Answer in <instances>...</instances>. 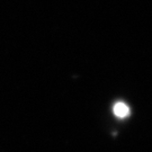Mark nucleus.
Wrapping results in <instances>:
<instances>
[{"label":"nucleus","instance_id":"1","mask_svg":"<svg viewBox=\"0 0 152 152\" xmlns=\"http://www.w3.org/2000/svg\"><path fill=\"white\" fill-rule=\"evenodd\" d=\"M113 110H114V114L116 115L117 117H120V118H124V117H126L127 115L130 114V108H129V106L125 103H122V102H118V103L115 104Z\"/></svg>","mask_w":152,"mask_h":152}]
</instances>
